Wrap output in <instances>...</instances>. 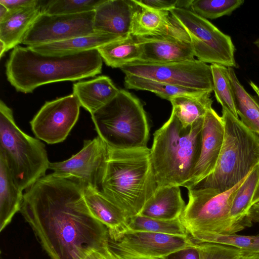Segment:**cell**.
I'll return each mask as SVG.
<instances>
[{
    "label": "cell",
    "instance_id": "obj_1",
    "mask_svg": "<svg viewBox=\"0 0 259 259\" xmlns=\"http://www.w3.org/2000/svg\"><path fill=\"white\" fill-rule=\"evenodd\" d=\"M20 212L51 259H82L109 242L108 229L87 207L82 187L52 173L26 190Z\"/></svg>",
    "mask_w": 259,
    "mask_h": 259
},
{
    "label": "cell",
    "instance_id": "obj_2",
    "mask_svg": "<svg viewBox=\"0 0 259 259\" xmlns=\"http://www.w3.org/2000/svg\"><path fill=\"white\" fill-rule=\"evenodd\" d=\"M102 65L97 49L54 55L17 46L11 52L5 67L8 81L17 91L27 94L50 83L94 77L101 72Z\"/></svg>",
    "mask_w": 259,
    "mask_h": 259
},
{
    "label": "cell",
    "instance_id": "obj_3",
    "mask_svg": "<svg viewBox=\"0 0 259 259\" xmlns=\"http://www.w3.org/2000/svg\"><path fill=\"white\" fill-rule=\"evenodd\" d=\"M108 148L101 191L129 219L140 213L157 188L150 149Z\"/></svg>",
    "mask_w": 259,
    "mask_h": 259
},
{
    "label": "cell",
    "instance_id": "obj_4",
    "mask_svg": "<svg viewBox=\"0 0 259 259\" xmlns=\"http://www.w3.org/2000/svg\"><path fill=\"white\" fill-rule=\"evenodd\" d=\"M203 121L184 127L171 112L154 133L150 157L157 187H183L190 180L200 154Z\"/></svg>",
    "mask_w": 259,
    "mask_h": 259
},
{
    "label": "cell",
    "instance_id": "obj_5",
    "mask_svg": "<svg viewBox=\"0 0 259 259\" xmlns=\"http://www.w3.org/2000/svg\"><path fill=\"white\" fill-rule=\"evenodd\" d=\"M224 137L213 172L189 189H212L219 193L241 181L259 164V135L222 109Z\"/></svg>",
    "mask_w": 259,
    "mask_h": 259
},
{
    "label": "cell",
    "instance_id": "obj_6",
    "mask_svg": "<svg viewBox=\"0 0 259 259\" xmlns=\"http://www.w3.org/2000/svg\"><path fill=\"white\" fill-rule=\"evenodd\" d=\"M95 128L111 148H147L149 126L143 106L130 93L120 90L109 103L91 115Z\"/></svg>",
    "mask_w": 259,
    "mask_h": 259
},
{
    "label": "cell",
    "instance_id": "obj_7",
    "mask_svg": "<svg viewBox=\"0 0 259 259\" xmlns=\"http://www.w3.org/2000/svg\"><path fill=\"white\" fill-rule=\"evenodd\" d=\"M0 153L22 191L45 176L49 169L50 162L45 145L18 126L12 110L2 100L0 101Z\"/></svg>",
    "mask_w": 259,
    "mask_h": 259
},
{
    "label": "cell",
    "instance_id": "obj_8",
    "mask_svg": "<svg viewBox=\"0 0 259 259\" xmlns=\"http://www.w3.org/2000/svg\"><path fill=\"white\" fill-rule=\"evenodd\" d=\"M248 175L222 193L208 188L188 190L189 201L180 220L193 240L206 233L236 234L252 225L235 222L230 217L234 198Z\"/></svg>",
    "mask_w": 259,
    "mask_h": 259
},
{
    "label": "cell",
    "instance_id": "obj_9",
    "mask_svg": "<svg viewBox=\"0 0 259 259\" xmlns=\"http://www.w3.org/2000/svg\"><path fill=\"white\" fill-rule=\"evenodd\" d=\"M169 12L188 34L195 56L198 60L227 67H237L235 46L229 35L189 9L175 8Z\"/></svg>",
    "mask_w": 259,
    "mask_h": 259
},
{
    "label": "cell",
    "instance_id": "obj_10",
    "mask_svg": "<svg viewBox=\"0 0 259 259\" xmlns=\"http://www.w3.org/2000/svg\"><path fill=\"white\" fill-rule=\"evenodd\" d=\"M120 69L125 75L187 88L211 92L213 91L210 65L198 59L169 63L136 60Z\"/></svg>",
    "mask_w": 259,
    "mask_h": 259
},
{
    "label": "cell",
    "instance_id": "obj_11",
    "mask_svg": "<svg viewBox=\"0 0 259 259\" xmlns=\"http://www.w3.org/2000/svg\"><path fill=\"white\" fill-rule=\"evenodd\" d=\"M108 153V146L97 136L84 140L82 149L69 159L50 162L49 169L57 177L73 181L82 187L101 190Z\"/></svg>",
    "mask_w": 259,
    "mask_h": 259
},
{
    "label": "cell",
    "instance_id": "obj_12",
    "mask_svg": "<svg viewBox=\"0 0 259 259\" xmlns=\"http://www.w3.org/2000/svg\"><path fill=\"white\" fill-rule=\"evenodd\" d=\"M95 11L71 15L42 13L25 35L22 44L27 47L62 41L94 33Z\"/></svg>",
    "mask_w": 259,
    "mask_h": 259
},
{
    "label": "cell",
    "instance_id": "obj_13",
    "mask_svg": "<svg viewBox=\"0 0 259 259\" xmlns=\"http://www.w3.org/2000/svg\"><path fill=\"white\" fill-rule=\"evenodd\" d=\"M80 107L73 94L46 102L30 121L31 130L48 144L62 142L77 121Z\"/></svg>",
    "mask_w": 259,
    "mask_h": 259
},
{
    "label": "cell",
    "instance_id": "obj_14",
    "mask_svg": "<svg viewBox=\"0 0 259 259\" xmlns=\"http://www.w3.org/2000/svg\"><path fill=\"white\" fill-rule=\"evenodd\" d=\"M194 244L190 236L144 231H128L115 241L109 240V245L115 251L155 259H166L182 250L193 247Z\"/></svg>",
    "mask_w": 259,
    "mask_h": 259
},
{
    "label": "cell",
    "instance_id": "obj_15",
    "mask_svg": "<svg viewBox=\"0 0 259 259\" xmlns=\"http://www.w3.org/2000/svg\"><path fill=\"white\" fill-rule=\"evenodd\" d=\"M224 137L223 118L211 107L207 111L203 118L199 159L191 178L183 187L188 189L213 172L221 151Z\"/></svg>",
    "mask_w": 259,
    "mask_h": 259
},
{
    "label": "cell",
    "instance_id": "obj_16",
    "mask_svg": "<svg viewBox=\"0 0 259 259\" xmlns=\"http://www.w3.org/2000/svg\"><path fill=\"white\" fill-rule=\"evenodd\" d=\"M137 4L139 8L133 17L131 35L135 37H173L190 42L186 31L169 11Z\"/></svg>",
    "mask_w": 259,
    "mask_h": 259
},
{
    "label": "cell",
    "instance_id": "obj_17",
    "mask_svg": "<svg viewBox=\"0 0 259 259\" xmlns=\"http://www.w3.org/2000/svg\"><path fill=\"white\" fill-rule=\"evenodd\" d=\"M138 8L136 0H104L95 10V31L121 37L131 34L133 17Z\"/></svg>",
    "mask_w": 259,
    "mask_h": 259
},
{
    "label": "cell",
    "instance_id": "obj_18",
    "mask_svg": "<svg viewBox=\"0 0 259 259\" xmlns=\"http://www.w3.org/2000/svg\"><path fill=\"white\" fill-rule=\"evenodd\" d=\"M142 54L139 60L169 63L194 60L195 53L190 41L167 37H136Z\"/></svg>",
    "mask_w": 259,
    "mask_h": 259
},
{
    "label": "cell",
    "instance_id": "obj_19",
    "mask_svg": "<svg viewBox=\"0 0 259 259\" xmlns=\"http://www.w3.org/2000/svg\"><path fill=\"white\" fill-rule=\"evenodd\" d=\"M87 207L91 214L108 229L109 240L115 241L128 230V218L99 189L82 187Z\"/></svg>",
    "mask_w": 259,
    "mask_h": 259
},
{
    "label": "cell",
    "instance_id": "obj_20",
    "mask_svg": "<svg viewBox=\"0 0 259 259\" xmlns=\"http://www.w3.org/2000/svg\"><path fill=\"white\" fill-rule=\"evenodd\" d=\"M42 1L34 5L10 10L0 22V41L6 46L7 52L22 41L33 23L41 14Z\"/></svg>",
    "mask_w": 259,
    "mask_h": 259
},
{
    "label": "cell",
    "instance_id": "obj_21",
    "mask_svg": "<svg viewBox=\"0 0 259 259\" xmlns=\"http://www.w3.org/2000/svg\"><path fill=\"white\" fill-rule=\"evenodd\" d=\"M111 79L101 75L89 80L78 81L73 84V94L81 107L91 115L112 100L118 93Z\"/></svg>",
    "mask_w": 259,
    "mask_h": 259
},
{
    "label": "cell",
    "instance_id": "obj_22",
    "mask_svg": "<svg viewBox=\"0 0 259 259\" xmlns=\"http://www.w3.org/2000/svg\"><path fill=\"white\" fill-rule=\"evenodd\" d=\"M186 206L179 186L157 187L140 215L162 220L180 219Z\"/></svg>",
    "mask_w": 259,
    "mask_h": 259
},
{
    "label": "cell",
    "instance_id": "obj_23",
    "mask_svg": "<svg viewBox=\"0 0 259 259\" xmlns=\"http://www.w3.org/2000/svg\"><path fill=\"white\" fill-rule=\"evenodd\" d=\"M123 37H124L96 31L91 34L62 41L29 47L43 54L68 55L97 49L107 43Z\"/></svg>",
    "mask_w": 259,
    "mask_h": 259
},
{
    "label": "cell",
    "instance_id": "obj_24",
    "mask_svg": "<svg viewBox=\"0 0 259 259\" xmlns=\"http://www.w3.org/2000/svg\"><path fill=\"white\" fill-rule=\"evenodd\" d=\"M22 192L16 185L4 156L0 153V232L20 211L23 199Z\"/></svg>",
    "mask_w": 259,
    "mask_h": 259
},
{
    "label": "cell",
    "instance_id": "obj_25",
    "mask_svg": "<svg viewBox=\"0 0 259 259\" xmlns=\"http://www.w3.org/2000/svg\"><path fill=\"white\" fill-rule=\"evenodd\" d=\"M211 93L206 92L195 96L175 97L169 101L172 106L171 112L184 127L192 125L203 119L207 111L211 108L213 101L210 98Z\"/></svg>",
    "mask_w": 259,
    "mask_h": 259
},
{
    "label": "cell",
    "instance_id": "obj_26",
    "mask_svg": "<svg viewBox=\"0 0 259 259\" xmlns=\"http://www.w3.org/2000/svg\"><path fill=\"white\" fill-rule=\"evenodd\" d=\"M236 110L241 121L259 135V104L239 81L234 68L228 67Z\"/></svg>",
    "mask_w": 259,
    "mask_h": 259
},
{
    "label": "cell",
    "instance_id": "obj_27",
    "mask_svg": "<svg viewBox=\"0 0 259 259\" xmlns=\"http://www.w3.org/2000/svg\"><path fill=\"white\" fill-rule=\"evenodd\" d=\"M103 61L112 68H119L139 60L142 52L136 37L130 34L97 49Z\"/></svg>",
    "mask_w": 259,
    "mask_h": 259
},
{
    "label": "cell",
    "instance_id": "obj_28",
    "mask_svg": "<svg viewBox=\"0 0 259 259\" xmlns=\"http://www.w3.org/2000/svg\"><path fill=\"white\" fill-rule=\"evenodd\" d=\"M124 84L126 89L150 91L160 98L168 101L178 96H195L208 92L179 87L143 77L128 75L125 76Z\"/></svg>",
    "mask_w": 259,
    "mask_h": 259
},
{
    "label": "cell",
    "instance_id": "obj_29",
    "mask_svg": "<svg viewBox=\"0 0 259 259\" xmlns=\"http://www.w3.org/2000/svg\"><path fill=\"white\" fill-rule=\"evenodd\" d=\"M127 228L126 232L144 231L184 237L189 236L180 219L162 220L138 214L128 219Z\"/></svg>",
    "mask_w": 259,
    "mask_h": 259
},
{
    "label": "cell",
    "instance_id": "obj_30",
    "mask_svg": "<svg viewBox=\"0 0 259 259\" xmlns=\"http://www.w3.org/2000/svg\"><path fill=\"white\" fill-rule=\"evenodd\" d=\"M259 178V164L249 172L239 188L232 203L230 217L236 222L252 223L247 215Z\"/></svg>",
    "mask_w": 259,
    "mask_h": 259
},
{
    "label": "cell",
    "instance_id": "obj_31",
    "mask_svg": "<svg viewBox=\"0 0 259 259\" xmlns=\"http://www.w3.org/2000/svg\"><path fill=\"white\" fill-rule=\"evenodd\" d=\"M213 91L222 109L229 111L239 118L235 107L233 93L229 77L228 67L218 64L210 65Z\"/></svg>",
    "mask_w": 259,
    "mask_h": 259
},
{
    "label": "cell",
    "instance_id": "obj_32",
    "mask_svg": "<svg viewBox=\"0 0 259 259\" xmlns=\"http://www.w3.org/2000/svg\"><path fill=\"white\" fill-rule=\"evenodd\" d=\"M244 3L243 0H192L190 10L207 20L214 19L230 15Z\"/></svg>",
    "mask_w": 259,
    "mask_h": 259
},
{
    "label": "cell",
    "instance_id": "obj_33",
    "mask_svg": "<svg viewBox=\"0 0 259 259\" xmlns=\"http://www.w3.org/2000/svg\"><path fill=\"white\" fill-rule=\"evenodd\" d=\"M104 0L42 1L41 13L47 15H71L95 11Z\"/></svg>",
    "mask_w": 259,
    "mask_h": 259
},
{
    "label": "cell",
    "instance_id": "obj_34",
    "mask_svg": "<svg viewBox=\"0 0 259 259\" xmlns=\"http://www.w3.org/2000/svg\"><path fill=\"white\" fill-rule=\"evenodd\" d=\"M197 242L219 244L250 251H259V235L247 236L219 233H206L198 237Z\"/></svg>",
    "mask_w": 259,
    "mask_h": 259
},
{
    "label": "cell",
    "instance_id": "obj_35",
    "mask_svg": "<svg viewBox=\"0 0 259 259\" xmlns=\"http://www.w3.org/2000/svg\"><path fill=\"white\" fill-rule=\"evenodd\" d=\"M194 242V247L198 252L199 259H239L247 251L219 244Z\"/></svg>",
    "mask_w": 259,
    "mask_h": 259
},
{
    "label": "cell",
    "instance_id": "obj_36",
    "mask_svg": "<svg viewBox=\"0 0 259 259\" xmlns=\"http://www.w3.org/2000/svg\"><path fill=\"white\" fill-rule=\"evenodd\" d=\"M82 259H120L109 243L97 248L87 251Z\"/></svg>",
    "mask_w": 259,
    "mask_h": 259
},
{
    "label": "cell",
    "instance_id": "obj_37",
    "mask_svg": "<svg viewBox=\"0 0 259 259\" xmlns=\"http://www.w3.org/2000/svg\"><path fill=\"white\" fill-rule=\"evenodd\" d=\"M144 6L158 10L169 11L178 8V0H136Z\"/></svg>",
    "mask_w": 259,
    "mask_h": 259
},
{
    "label": "cell",
    "instance_id": "obj_38",
    "mask_svg": "<svg viewBox=\"0 0 259 259\" xmlns=\"http://www.w3.org/2000/svg\"><path fill=\"white\" fill-rule=\"evenodd\" d=\"M39 2V0H0V4L10 11L31 6Z\"/></svg>",
    "mask_w": 259,
    "mask_h": 259
},
{
    "label": "cell",
    "instance_id": "obj_39",
    "mask_svg": "<svg viewBox=\"0 0 259 259\" xmlns=\"http://www.w3.org/2000/svg\"><path fill=\"white\" fill-rule=\"evenodd\" d=\"M172 255V259H199L198 252L194 246L193 247L182 250Z\"/></svg>",
    "mask_w": 259,
    "mask_h": 259
},
{
    "label": "cell",
    "instance_id": "obj_40",
    "mask_svg": "<svg viewBox=\"0 0 259 259\" xmlns=\"http://www.w3.org/2000/svg\"><path fill=\"white\" fill-rule=\"evenodd\" d=\"M247 215L252 222L259 224V202L251 206Z\"/></svg>",
    "mask_w": 259,
    "mask_h": 259
},
{
    "label": "cell",
    "instance_id": "obj_41",
    "mask_svg": "<svg viewBox=\"0 0 259 259\" xmlns=\"http://www.w3.org/2000/svg\"><path fill=\"white\" fill-rule=\"evenodd\" d=\"M115 251L118 254L120 259H155V258L135 256V255H132L128 254L125 253L121 252H119V251Z\"/></svg>",
    "mask_w": 259,
    "mask_h": 259
},
{
    "label": "cell",
    "instance_id": "obj_42",
    "mask_svg": "<svg viewBox=\"0 0 259 259\" xmlns=\"http://www.w3.org/2000/svg\"><path fill=\"white\" fill-rule=\"evenodd\" d=\"M239 259H259V251H247Z\"/></svg>",
    "mask_w": 259,
    "mask_h": 259
},
{
    "label": "cell",
    "instance_id": "obj_43",
    "mask_svg": "<svg viewBox=\"0 0 259 259\" xmlns=\"http://www.w3.org/2000/svg\"><path fill=\"white\" fill-rule=\"evenodd\" d=\"M259 202V178L251 202V206Z\"/></svg>",
    "mask_w": 259,
    "mask_h": 259
},
{
    "label": "cell",
    "instance_id": "obj_44",
    "mask_svg": "<svg viewBox=\"0 0 259 259\" xmlns=\"http://www.w3.org/2000/svg\"><path fill=\"white\" fill-rule=\"evenodd\" d=\"M10 10L0 4V22L2 21L9 14Z\"/></svg>",
    "mask_w": 259,
    "mask_h": 259
},
{
    "label": "cell",
    "instance_id": "obj_45",
    "mask_svg": "<svg viewBox=\"0 0 259 259\" xmlns=\"http://www.w3.org/2000/svg\"><path fill=\"white\" fill-rule=\"evenodd\" d=\"M7 52L6 47L5 45L1 41H0V58L1 59L3 57L5 53Z\"/></svg>",
    "mask_w": 259,
    "mask_h": 259
},
{
    "label": "cell",
    "instance_id": "obj_46",
    "mask_svg": "<svg viewBox=\"0 0 259 259\" xmlns=\"http://www.w3.org/2000/svg\"><path fill=\"white\" fill-rule=\"evenodd\" d=\"M249 84L254 91V92L256 94L257 96L259 97V87L252 81H250L249 82Z\"/></svg>",
    "mask_w": 259,
    "mask_h": 259
},
{
    "label": "cell",
    "instance_id": "obj_47",
    "mask_svg": "<svg viewBox=\"0 0 259 259\" xmlns=\"http://www.w3.org/2000/svg\"><path fill=\"white\" fill-rule=\"evenodd\" d=\"M253 44L258 48L259 49V38L256 39L253 41Z\"/></svg>",
    "mask_w": 259,
    "mask_h": 259
}]
</instances>
